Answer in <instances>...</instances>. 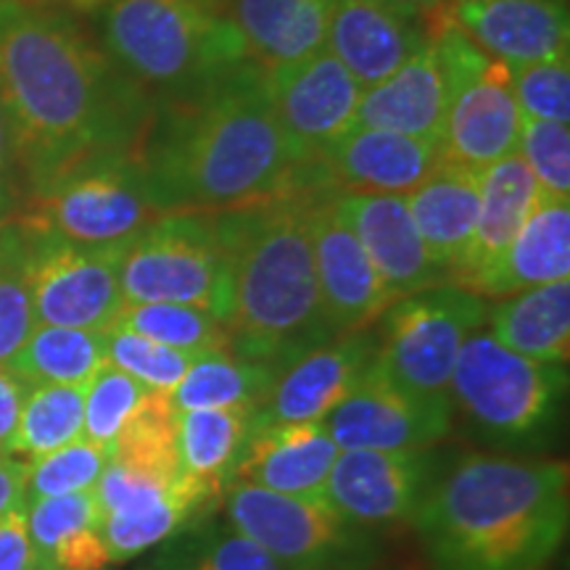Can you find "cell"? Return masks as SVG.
<instances>
[{"mask_svg":"<svg viewBox=\"0 0 570 570\" xmlns=\"http://www.w3.org/2000/svg\"><path fill=\"white\" fill-rule=\"evenodd\" d=\"M0 98L24 190L98 156L135 151L154 111L80 13L21 0H0Z\"/></svg>","mask_w":570,"mask_h":570,"instance_id":"obj_1","label":"cell"},{"mask_svg":"<svg viewBox=\"0 0 570 570\" xmlns=\"http://www.w3.org/2000/svg\"><path fill=\"white\" fill-rule=\"evenodd\" d=\"M135 159L159 214L244 212L304 190L267 71L254 61L204 92L156 104Z\"/></svg>","mask_w":570,"mask_h":570,"instance_id":"obj_2","label":"cell"},{"mask_svg":"<svg viewBox=\"0 0 570 570\" xmlns=\"http://www.w3.org/2000/svg\"><path fill=\"white\" fill-rule=\"evenodd\" d=\"M568 468L468 454L428 483L415 529L433 570H547L568 533Z\"/></svg>","mask_w":570,"mask_h":570,"instance_id":"obj_3","label":"cell"},{"mask_svg":"<svg viewBox=\"0 0 570 570\" xmlns=\"http://www.w3.org/2000/svg\"><path fill=\"white\" fill-rule=\"evenodd\" d=\"M317 190H296L244 212L217 214L230 248L227 348L238 360L283 370L327 344L309 209Z\"/></svg>","mask_w":570,"mask_h":570,"instance_id":"obj_4","label":"cell"},{"mask_svg":"<svg viewBox=\"0 0 570 570\" xmlns=\"http://www.w3.org/2000/svg\"><path fill=\"white\" fill-rule=\"evenodd\" d=\"M80 17L154 106L204 92L248 61L230 19L206 0H96Z\"/></svg>","mask_w":570,"mask_h":570,"instance_id":"obj_5","label":"cell"},{"mask_svg":"<svg viewBox=\"0 0 570 570\" xmlns=\"http://www.w3.org/2000/svg\"><path fill=\"white\" fill-rule=\"evenodd\" d=\"M566 389L562 365L525 360L489 331H475L454 362L449 402L481 436L499 444H533L558 425Z\"/></svg>","mask_w":570,"mask_h":570,"instance_id":"obj_6","label":"cell"},{"mask_svg":"<svg viewBox=\"0 0 570 570\" xmlns=\"http://www.w3.org/2000/svg\"><path fill=\"white\" fill-rule=\"evenodd\" d=\"M125 304H188L227 327L233 262L217 214H161L127 244L119 267Z\"/></svg>","mask_w":570,"mask_h":570,"instance_id":"obj_7","label":"cell"},{"mask_svg":"<svg viewBox=\"0 0 570 570\" xmlns=\"http://www.w3.org/2000/svg\"><path fill=\"white\" fill-rule=\"evenodd\" d=\"M17 217L30 230L80 246L125 244L161 214L135 151L106 154L27 190Z\"/></svg>","mask_w":570,"mask_h":570,"instance_id":"obj_8","label":"cell"},{"mask_svg":"<svg viewBox=\"0 0 570 570\" xmlns=\"http://www.w3.org/2000/svg\"><path fill=\"white\" fill-rule=\"evenodd\" d=\"M487 302L441 283L399 298L377 320L373 367L394 386L433 404H449L454 362L470 333L487 323Z\"/></svg>","mask_w":570,"mask_h":570,"instance_id":"obj_9","label":"cell"},{"mask_svg":"<svg viewBox=\"0 0 570 570\" xmlns=\"http://www.w3.org/2000/svg\"><path fill=\"white\" fill-rule=\"evenodd\" d=\"M227 518L283 570L348 568L370 547L365 533L327 502L283 497L246 481L230 483Z\"/></svg>","mask_w":570,"mask_h":570,"instance_id":"obj_10","label":"cell"},{"mask_svg":"<svg viewBox=\"0 0 570 570\" xmlns=\"http://www.w3.org/2000/svg\"><path fill=\"white\" fill-rule=\"evenodd\" d=\"M30 238V288L38 325L111 331L125 306L119 267L132 238L114 246H80L35 230Z\"/></svg>","mask_w":570,"mask_h":570,"instance_id":"obj_11","label":"cell"},{"mask_svg":"<svg viewBox=\"0 0 570 570\" xmlns=\"http://www.w3.org/2000/svg\"><path fill=\"white\" fill-rule=\"evenodd\" d=\"M441 142L377 127H348L302 173L304 190L407 196L436 169Z\"/></svg>","mask_w":570,"mask_h":570,"instance_id":"obj_12","label":"cell"},{"mask_svg":"<svg viewBox=\"0 0 570 570\" xmlns=\"http://www.w3.org/2000/svg\"><path fill=\"white\" fill-rule=\"evenodd\" d=\"M267 85L277 122L302 173L354 125L356 106L365 92L327 48L294 67L267 71Z\"/></svg>","mask_w":570,"mask_h":570,"instance_id":"obj_13","label":"cell"},{"mask_svg":"<svg viewBox=\"0 0 570 570\" xmlns=\"http://www.w3.org/2000/svg\"><path fill=\"white\" fill-rule=\"evenodd\" d=\"M452 407L402 391L370 362L356 389L323 420L325 431L344 449L423 452L452 428Z\"/></svg>","mask_w":570,"mask_h":570,"instance_id":"obj_14","label":"cell"},{"mask_svg":"<svg viewBox=\"0 0 570 570\" xmlns=\"http://www.w3.org/2000/svg\"><path fill=\"white\" fill-rule=\"evenodd\" d=\"M309 227L327 327L333 336L367 331L389 309L391 298L360 238L341 217L327 190H317L312 198Z\"/></svg>","mask_w":570,"mask_h":570,"instance_id":"obj_15","label":"cell"},{"mask_svg":"<svg viewBox=\"0 0 570 570\" xmlns=\"http://www.w3.org/2000/svg\"><path fill=\"white\" fill-rule=\"evenodd\" d=\"M523 114L512 96L510 69L494 59L468 71L446 90L441 132L444 159L481 175L504 156L518 154Z\"/></svg>","mask_w":570,"mask_h":570,"instance_id":"obj_16","label":"cell"},{"mask_svg":"<svg viewBox=\"0 0 570 570\" xmlns=\"http://www.w3.org/2000/svg\"><path fill=\"white\" fill-rule=\"evenodd\" d=\"M375 354V333L331 338L277 370L273 386L254 410L252 428L269 423H323L365 375Z\"/></svg>","mask_w":570,"mask_h":570,"instance_id":"obj_17","label":"cell"},{"mask_svg":"<svg viewBox=\"0 0 570 570\" xmlns=\"http://www.w3.org/2000/svg\"><path fill=\"white\" fill-rule=\"evenodd\" d=\"M431 483L425 452L344 449L327 475L325 502L356 529L407 520Z\"/></svg>","mask_w":570,"mask_h":570,"instance_id":"obj_18","label":"cell"},{"mask_svg":"<svg viewBox=\"0 0 570 570\" xmlns=\"http://www.w3.org/2000/svg\"><path fill=\"white\" fill-rule=\"evenodd\" d=\"M333 204L367 252L391 304L449 283L428 254L404 196L333 194Z\"/></svg>","mask_w":570,"mask_h":570,"instance_id":"obj_19","label":"cell"},{"mask_svg":"<svg viewBox=\"0 0 570 570\" xmlns=\"http://www.w3.org/2000/svg\"><path fill=\"white\" fill-rule=\"evenodd\" d=\"M444 9L489 59L508 69L568 59L566 0H481Z\"/></svg>","mask_w":570,"mask_h":570,"instance_id":"obj_20","label":"cell"},{"mask_svg":"<svg viewBox=\"0 0 570 570\" xmlns=\"http://www.w3.org/2000/svg\"><path fill=\"white\" fill-rule=\"evenodd\" d=\"M428 42V17L377 0H336L325 48L362 88L389 80Z\"/></svg>","mask_w":570,"mask_h":570,"instance_id":"obj_21","label":"cell"},{"mask_svg":"<svg viewBox=\"0 0 570 570\" xmlns=\"http://www.w3.org/2000/svg\"><path fill=\"white\" fill-rule=\"evenodd\" d=\"M338 458L323 423H269L248 431L233 479L275 494L325 502L327 475Z\"/></svg>","mask_w":570,"mask_h":570,"instance_id":"obj_22","label":"cell"},{"mask_svg":"<svg viewBox=\"0 0 570 570\" xmlns=\"http://www.w3.org/2000/svg\"><path fill=\"white\" fill-rule=\"evenodd\" d=\"M570 277V202L541 190L508 252L468 291L481 298H508Z\"/></svg>","mask_w":570,"mask_h":570,"instance_id":"obj_23","label":"cell"},{"mask_svg":"<svg viewBox=\"0 0 570 570\" xmlns=\"http://www.w3.org/2000/svg\"><path fill=\"white\" fill-rule=\"evenodd\" d=\"M336 0H225L248 61L265 71L294 67L325 51Z\"/></svg>","mask_w":570,"mask_h":570,"instance_id":"obj_24","label":"cell"},{"mask_svg":"<svg viewBox=\"0 0 570 570\" xmlns=\"http://www.w3.org/2000/svg\"><path fill=\"white\" fill-rule=\"evenodd\" d=\"M481 175L441 156L431 175L404 196L420 238L444 275L452 281L473 238L481 204Z\"/></svg>","mask_w":570,"mask_h":570,"instance_id":"obj_25","label":"cell"},{"mask_svg":"<svg viewBox=\"0 0 570 570\" xmlns=\"http://www.w3.org/2000/svg\"><path fill=\"white\" fill-rule=\"evenodd\" d=\"M446 82L431 40L389 80L362 92L352 127H377L441 142Z\"/></svg>","mask_w":570,"mask_h":570,"instance_id":"obj_26","label":"cell"},{"mask_svg":"<svg viewBox=\"0 0 570 570\" xmlns=\"http://www.w3.org/2000/svg\"><path fill=\"white\" fill-rule=\"evenodd\" d=\"M479 183L481 204L473 238H470L460 269L449 281L462 285V288L479 281L489 267H494L502 259V254L508 252L512 238L523 227L525 217H529L541 194L537 177L531 175L529 164L520 154H510L502 161L491 164L489 169L481 173Z\"/></svg>","mask_w":570,"mask_h":570,"instance_id":"obj_27","label":"cell"},{"mask_svg":"<svg viewBox=\"0 0 570 570\" xmlns=\"http://www.w3.org/2000/svg\"><path fill=\"white\" fill-rule=\"evenodd\" d=\"M489 333L525 360L566 365L570 356V277L508 296L487 309Z\"/></svg>","mask_w":570,"mask_h":570,"instance_id":"obj_28","label":"cell"},{"mask_svg":"<svg viewBox=\"0 0 570 570\" xmlns=\"http://www.w3.org/2000/svg\"><path fill=\"white\" fill-rule=\"evenodd\" d=\"M252 417V407L175 412V449L180 473L219 491L244 452Z\"/></svg>","mask_w":570,"mask_h":570,"instance_id":"obj_29","label":"cell"},{"mask_svg":"<svg viewBox=\"0 0 570 570\" xmlns=\"http://www.w3.org/2000/svg\"><path fill=\"white\" fill-rule=\"evenodd\" d=\"M106 362V333L35 325L11 367L30 386H85Z\"/></svg>","mask_w":570,"mask_h":570,"instance_id":"obj_30","label":"cell"},{"mask_svg":"<svg viewBox=\"0 0 570 570\" xmlns=\"http://www.w3.org/2000/svg\"><path fill=\"white\" fill-rule=\"evenodd\" d=\"M277 370L246 362L227 352H204L190 362L183 381L169 391L173 412L204 407H252L256 410L273 386Z\"/></svg>","mask_w":570,"mask_h":570,"instance_id":"obj_31","label":"cell"},{"mask_svg":"<svg viewBox=\"0 0 570 570\" xmlns=\"http://www.w3.org/2000/svg\"><path fill=\"white\" fill-rule=\"evenodd\" d=\"M214 494L206 483L177 475L173 487L159 502L132 512H109L101 518V539L111 562L130 560L135 554L151 550L180 529L194 512Z\"/></svg>","mask_w":570,"mask_h":570,"instance_id":"obj_32","label":"cell"},{"mask_svg":"<svg viewBox=\"0 0 570 570\" xmlns=\"http://www.w3.org/2000/svg\"><path fill=\"white\" fill-rule=\"evenodd\" d=\"M30 230L9 212L0 217V365H9L38 325L30 288Z\"/></svg>","mask_w":570,"mask_h":570,"instance_id":"obj_33","label":"cell"},{"mask_svg":"<svg viewBox=\"0 0 570 570\" xmlns=\"http://www.w3.org/2000/svg\"><path fill=\"white\" fill-rule=\"evenodd\" d=\"M85 386H32L21 404L13 452L38 460L82 439Z\"/></svg>","mask_w":570,"mask_h":570,"instance_id":"obj_34","label":"cell"},{"mask_svg":"<svg viewBox=\"0 0 570 570\" xmlns=\"http://www.w3.org/2000/svg\"><path fill=\"white\" fill-rule=\"evenodd\" d=\"M114 325L194 356L227 348V327L188 304H125Z\"/></svg>","mask_w":570,"mask_h":570,"instance_id":"obj_35","label":"cell"},{"mask_svg":"<svg viewBox=\"0 0 570 570\" xmlns=\"http://www.w3.org/2000/svg\"><path fill=\"white\" fill-rule=\"evenodd\" d=\"M111 460L148 470L161 479L175 481L180 475L175 449V412L167 394L148 391L135 415L119 433Z\"/></svg>","mask_w":570,"mask_h":570,"instance_id":"obj_36","label":"cell"},{"mask_svg":"<svg viewBox=\"0 0 570 570\" xmlns=\"http://www.w3.org/2000/svg\"><path fill=\"white\" fill-rule=\"evenodd\" d=\"M146 396L148 389L142 383L114 367L111 362H104L101 370L85 383L82 439L101 446L111 458L119 433Z\"/></svg>","mask_w":570,"mask_h":570,"instance_id":"obj_37","label":"cell"},{"mask_svg":"<svg viewBox=\"0 0 570 570\" xmlns=\"http://www.w3.org/2000/svg\"><path fill=\"white\" fill-rule=\"evenodd\" d=\"M109 460V452H104L101 446H96L88 439H77L67 446L56 449V452L30 460L27 462L24 504L35 502V499L96 489Z\"/></svg>","mask_w":570,"mask_h":570,"instance_id":"obj_38","label":"cell"},{"mask_svg":"<svg viewBox=\"0 0 570 570\" xmlns=\"http://www.w3.org/2000/svg\"><path fill=\"white\" fill-rule=\"evenodd\" d=\"M194 360V354L156 344V341L142 338L127 327L114 325L111 331H106V362L135 377L148 391L169 394L188 373Z\"/></svg>","mask_w":570,"mask_h":570,"instance_id":"obj_39","label":"cell"},{"mask_svg":"<svg viewBox=\"0 0 570 570\" xmlns=\"http://www.w3.org/2000/svg\"><path fill=\"white\" fill-rule=\"evenodd\" d=\"M24 520L30 539L38 550L42 566L51 570L53 547L63 537L80 531V529H101V508H98L96 491H75V494L63 497H46L35 499L24 504Z\"/></svg>","mask_w":570,"mask_h":570,"instance_id":"obj_40","label":"cell"},{"mask_svg":"<svg viewBox=\"0 0 570 570\" xmlns=\"http://www.w3.org/2000/svg\"><path fill=\"white\" fill-rule=\"evenodd\" d=\"M512 96L523 119L568 125L570 119V63L568 59L529 63L510 69Z\"/></svg>","mask_w":570,"mask_h":570,"instance_id":"obj_41","label":"cell"},{"mask_svg":"<svg viewBox=\"0 0 570 570\" xmlns=\"http://www.w3.org/2000/svg\"><path fill=\"white\" fill-rule=\"evenodd\" d=\"M518 154L529 164L544 194L570 198V130L568 125L523 119Z\"/></svg>","mask_w":570,"mask_h":570,"instance_id":"obj_42","label":"cell"},{"mask_svg":"<svg viewBox=\"0 0 570 570\" xmlns=\"http://www.w3.org/2000/svg\"><path fill=\"white\" fill-rule=\"evenodd\" d=\"M175 481L148 473V470L132 468L127 462L109 460L101 479L96 483V499L101 508V518L109 512H132L148 504L159 502Z\"/></svg>","mask_w":570,"mask_h":570,"instance_id":"obj_43","label":"cell"},{"mask_svg":"<svg viewBox=\"0 0 570 570\" xmlns=\"http://www.w3.org/2000/svg\"><path fill=\"white\" fill-rule=\"evenodd\" d=\"M190 570H283L252 539L235 529L214 531Z\"/></svg>","mask_w":570,"mask_h":570,"instance_id":"obj_44","label":"cell"},{"mask_svg":"<svg viewBox=\"0 0 570 570\" xmlns=\"http://www.w3.org/2000/svg\"><path fill=\"white\" fill-rule=\"evenodd\" d=\"M109 562L101 529H80L53 547L48 566L51 570H104Z\"/></svg>","mask_w":570,"mask_h":570,"instance_id":"obj_45","label":"cell"},{"mask_svg":"<svg viewBox=\"0 0 570 570\" xmlns=\"http://www.w3.org/2000/svg\"><path fill=\"white\" fill-rule=\"evenodd\" d=\"M0 570H48L27 531L24 508L0 518Z\"/></svg>","mask_w":570,"mask_h":570,"instance_id":"obj_46","label":"cell"},{"mask_svg":"<svg viewBox=\"0 0 570 570\" xmlns=\"http://www.w3.org/2000/svg\"><path fill=\"white\" fill-rule=\"evenodd\" d=\"M30 383H24L11 367L0 365V452H13L21 404L30 394Z\"/></svg>","mask_w":570,"mask_h":570,"instance_id":"obj_47","label":"cell"},{"mask_svg":"<svg viewBox=\"0 0 570 570\" xmlns=\"http://www.w3.org/2000/svg\"><path fill=\"white\" fill-rule=\"evenodd\" d=\"M21 183L17 138H13V125L9 111H6L3 98H0V217L11 212L13 196Z\"/></svg>","mask_w":570,"mask_h":570,"instance_id":"obj_48","label":"cell"},{"mask_svg":"<svg viewBox=\"0 0 570 570\" xmlns=\"http://www.w3.org/2000/svg\"><path fill=\"white\" fill-rule=\"evenodd\" d=\"M27 462L13 460L9 452H0V518L6 512L24 508Z\"/></svg>","mask_w":570,"mask_h":570,"instance_id":"obj_49","label":"cell"},{"mask_svg":"<svg viewBox=\"0 0 570 570\" xmlns=\"http://www.w3.org/2000/svg\"><path fill=\"white\" fill-rule=\"evenodd\" d=\"M377 3H386L399 11L417 13V17H431V13H436L444 6L441 0H377Z\"/></svg>","mask_w":570,"mask_h":570,"instance_id":"obj_50","label":"cell"},{"mask_svg":"<svg viewBox=\"0 0 570 570\" xmlns=\"http://www.w3.org/2000/svg\"><path fill=\"white\" fill-rule=\"evenodd\" d=\"M21 3H32V6H59V9H69L75 13L88 11L96 0H21Z\"/></svg>","mask_w":570,"mask_h":570,"instance_id":"obj_51","label":"cell"},{"mask_svg":"<svg viewBox=\"0 0 570 570\" xmlns=\"http://www.w3.org/2000/svg\"><path fill=\"white\" fill-rule=\"evenodd\" d=\"M444 6H458V3H481V0H441Z\"/></svg>","mask_w":570,"mask_h":570,"instance_id":"obj_52","label":"cell"},{"mask_svg":"<svg viewBox=\"0 0 570 570\" xmlns=\"http://www.w3.org/2000/svg\"><path fill=\"white\" fill-rule=\"evenodd\" d=\"M206 3H212V6H214V9H219V11H223L225 0H206Z\"/></svg>","mask_w":570,"mask_h":570,"instance_id":"obj_53","label":"cell"}]
</instances>
